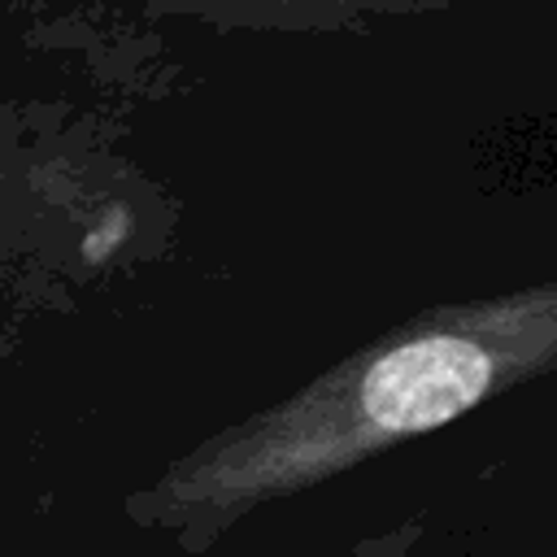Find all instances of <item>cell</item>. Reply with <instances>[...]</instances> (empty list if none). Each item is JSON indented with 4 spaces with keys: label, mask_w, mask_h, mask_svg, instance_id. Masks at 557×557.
Segmentation results:
<instances>
[{
    "label": "cell",
    "mask_w": 557,
    "mask_h": 557,
    "mask_svg": "<svg viewBox=\"0 0 557 557\" xmlns=\"http://www.w3.org/2000/svg\"><path fill=\"white\" fill-rule=\"evenodd\" d=\"M553 278L431 305L383 326L292 396L191 444L152 483L126 492L122 513L178 553L205 557L248 513L453 426L509 387L553 374Z\"/></svg>",
    "instance_id": "obj_1"
},
{
    "label": "cell",
    "mask_w": 557,
    "mask_h": 557,
    "mask_svg": "<svg viewBox=\"0 0 557 557\" xmlns=\"http://www.w3.org/2000/svg\"><path fill=\"white\" fill-rule=\"evenodd\" d=\"M157 17H187L213 30H370L383 22L435 17L453 0H139Z\"/></svg>",
    "instance_id": "obj_2"
},
{
    "label": "cell",
    "mask_w": 557,
    "mask_h": 557,
    "mask_svg": "<svg viewBox=\"0 0 557 557\" xmlns=\"http://www.w3.org/2000/svg\"><path fill=\"white\" fill-rule=\"evenodd\" d=\"M422 531H426V518H405V522H396V527H387L379 535L357 540L352 557H409L418 548Z\"/></svg>",
    "instance_id": "obj_3"
}]
</instances>
